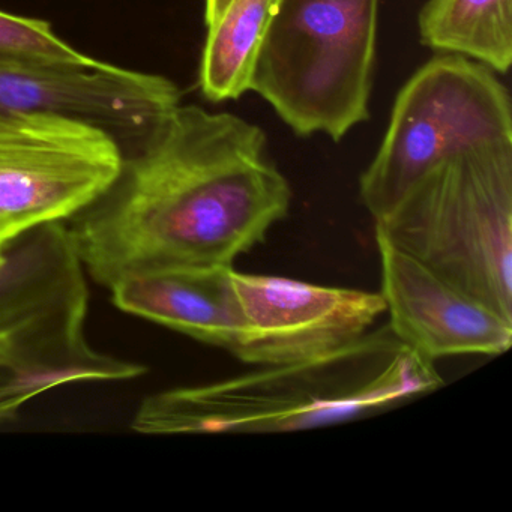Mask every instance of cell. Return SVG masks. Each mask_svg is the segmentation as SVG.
<instances>
[{
	"instance_id": "6",
	"label": "cell",
	"mask_w": 512,
	"mask_h": 512,
	"mask_svg": "<svg viewBox=\"0 0 512 512\" xmlns=\"http://www.w3.org/2000/svg\"><path fill=\"white\" fill-rule=\"evenodd\" d=\"M506 142H512L511 98L496 73L464 56H436L398 92L359 196L379 220L440 164Z\"/></svg>"
},
{
	"instance_id": "9",
	"label": "cell",
	"mask_w": 512,
	"mask_h": 512,
	"mask_svg": "<svg viewBox=\"0 0 512 512\" xmlns=\"http://www.w3.org/2000/svg\"><path fill=\"white\" fill-rule=\"evenodd\" d=\"M181 104L172 80L101 62L59 67L0 58V113H55L100 125L121 143L142 137Z\"/></svg>"
},
{
	"instance_id": "4",
	"label": "cell",
	"mask_w": 512,
	"mask_h": 512,
	"mask_svg": "<svg viewBox=\"0 0 512 512\" xmlns=\"http://www.w3.org/2000/svg\"><path fill=\"white\" fill-rule=\"evenodd\" d=\"M376 232L512 320V142L440 164L376 220Z\"/></svg>"
},
{
	"instance_id": "8",
	"label": "cell",
	"mask_w": 512,
	"mask_h": 512,
	"mask_svg": "<svg viewBox=\"0 0 512 512\" xmlns=\"http://www.w3.org/2000/svg\"><path fill=\"white\" fill-rule=\"evenodd\" d=\"M245 329L232 350L245 364L304 361L355 343L386 313L380 292L319 286L233 269Z\"/></svg>"
},
{
	"instance_id": "16",
	"label": "cell",
	"mask_w": 512,
	"mask_h": 512,
	"mask_svg": "<svg viewBox=\"0 0 512 512\" xmlns=\"http://www.w3.org/2000/svg\"><path fill=\"white\" fill-rule=\"evenodd\" d=\"M5 242L7 241H4V239H0V251H2V248H4Z\"/></svg>"
},
{
	"instance_id": "15",
	"label": "cell",
	"mask_w": 512,
	"mask_h": 512,
	"mask_svg": "<svg viewBox=\"0 0 512 512\" xmlns=\"http://www.w3.org/2000/svg\"><path fill=\"white\" fill-rule=\"evenodd\" d=\"M230 0H205V23L206 26L214 23L223 13Z\"/></svg>"
},
{
	"instance_id": "2",
	"label": "cell",
	"mask_w": 512,
	"mask_h": 512,
	"mask_svg": "<svg viewBox=\"0 0 512 512\" xmlns=\"http://www.w3.org/2000/svg\"><path fill=\"white\" fill-rule=\"evenodd\" d=\"M440 386L434 362L385 325L317 358L149 395L131 427L149 436L289 433L379 415Z\"/></svg>"
},
{
	"instance_id": "12",
	"label": "cell",
	"mask_w": 512,
	"mask_h": 512,
	"mask_svg": "<svg viewBox=\"0 0 512 512\" xmlns=\"http://www.w3.org/2000/svg\"><path fill=\"white\" fill-rule=\"evenodd\" d=\"M424 46L506 74L512 64V0H428L418 17Z\"/></svg>"
},
{
	"instance_id": "14",
	"label": "cell",
	"mask_w": 512,
	"mask_h": 512,
	"mask_svg": "<svg viewBox=\"0 0 512 512\" xmlns=\"http://www.w3.org/2000/svg\"><path fill=\"white\" fill-rule=\"evenodd\" d=\"M0 58L74 68H94L103 62L70 46L49 22L7 11H0Z\"/></svg>"
},
{
	"instance_id": "10",
	"label": "cell",
	"mask_w": 512,
	"mask_h": 512,
	"mask_svg": "<svg viewBox=\"0 0 512 512\" xmlns=\"http://www.w3.org/2000/svg\"><path fill=\"white\" fill-rule=\"evenodd\" d=\"M388 326L404 346L428 361L449 356H499L512 344V320L376 232Z\"/></svg>"
},
{
	"instance_id": "1",
	"label": "cell",
	"mask_w": 512,
	"mask_h": 512,
	"mask_svg": "<svg viewBox=\"0 0 512 512\" xmlns=\"http://www.w3.org/2000/svg\"><path fill=\"white\" fill-rule=\"evenodd\" d=\"M122 148L115 181L67 221L86 274L106 289L166 269L233 266L289 212L292 190L265 131L241 116L179 104Z\"/></svg>"
},
{
	"instance_id": "3",
	"label": "cell",
	"mask_w": 512,
	"mask_h": 512,
	"mask_svg": "<svg viewBox=\"0 0 512 512\" xmlns=\"http://www.w3.org/2000/svg\"><path fill=\"white\" fill-rule=\"evenodd\" d=\"M67 223L20 233L0 251V422L31 401L80 383L128 382L140 362L88 337L89 284Z\"/></svg>"
},
{
	"instance_id": "13",
	"label": "cell",
	"mask_w": 512,
	"mask_h": 512,
	"mask_svg": "<svg viewBox=\"0 0 512 512\" xmlns=\"http://www.w3.org/2000/svg\"><path fill=\"white\" fill-rule=\"evenodd\" d=\"M281 0H230L208 28L199 88L211 103L238 100L250 91L254 59Z\"/></svg>"
},
{
	"instance_id": "7",
	"label": "cell",
	"mask_w": 512,
	"mask_h": 512,
	"mask_svg": "<svg viewBox=\"0 0 512 512\" xmlns=\"http://www.w3.org/2000/svg\"><path fill=\"white\" fill-rule=\"evenodd\" d=\"M121 140L55 113H0V239L67 223L97 200L122 166Z\"/></svg>"
},
{
	"instance_id": "5",
	"label": "cell",
	"mask_w": 512,
	"mask_h": 512,
	"mask_svg": "<svg viewBox=\"0 0 512 512\" xmlns=\"http://www.w3.org/2000/svg\"><path fill=\"white\" fill-rule=\"evenodd\" d=\"M380 0H281L250 91L293 133L343 139L370 118Z\"/></svg>"
},
{
	"instance_id": "11",
	"label": "cell",
	"mask_w": 512,
	"mask_h": 512,
	"mask_svg": "<svg viewBox=\"0 0 512 512\" xmlns=\"http://www.w3.org/2000/svg\"><path fill=\"white\" fill-rule=\"evenodd\" d=\"M116 308L232 352L245 322L233 266H191L127 278L110 287Z\"/></svg>"
}]
</instances>
